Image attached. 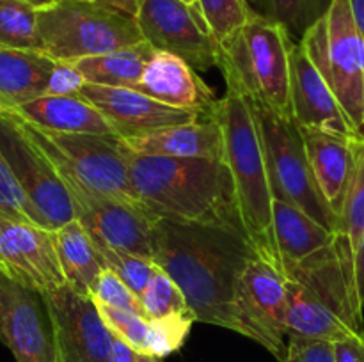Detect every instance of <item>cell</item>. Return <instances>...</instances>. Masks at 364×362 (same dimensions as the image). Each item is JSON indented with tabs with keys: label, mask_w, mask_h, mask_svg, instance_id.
<instances>
[{
	"label": "cell",
	"mask_w": 364,
	"mask_h": 362,
	"mask_svg": "<svg viewBox=\"0 0 364 362\" xmlns=\"http://www.w3.org/2000/svg\"><path fill=\"white\" fill-rule=\"evenodd\" d=\"M55 60L41 52L0 48V110H11L45 96Z\"/></svg>",
	"instance_id": "24"
},
{
	"label": "cell",
	"mask_w": 364,
	"mask_h": 362,
	"mask_svg": "<svg viewBox=\"0 0 364 362\" xmlns=\"http://www.w3.org/2000/svg\"><path fill=\"white\" fill-rule=\"evenodd\" d=\"M82 98L96 106L119 138L191 123L210 112L166 105L135 89L85 84ZM217 106V105H215Z\"/></svg>",
	"instance_id": "17"
},
{
	"label": "cell",
	"mask_w": 364,
	"mask_h": 362,
	"mask_svg": "<svg viewBox=\"0 0 364 362\" xmlns=\"http://www.w3.org/2000/svg\"><path fill=\"white\" fill-rule=\"evenodd\" d=\"M96 307L114 337L142 353H149V319L146 316L105 304H96Z\"/></svg>",
	"instance_id": "32"
},
{
	"label": "cell",
	"mask_w": 364,
	"mask_h": 362,
	"mask_svg": "<svg viewBox=\"0 0 364 362\" xmlns=\"http://www.w3.org/2000/svg\"><path fill=\"white\" fill-rule=\"evenodd\" d=\"M53 163V162H52ZM57 167V165H55ZM73 201L77 220L95 243L121 248L153 259V226L156 216L137 202L109 197L57 167Z\"/></svg>",
	"instance_id": "11"
},
{
	"label": "cell",
	"mask_w": 364,
	"mask_h": 362,
	"mask_svg": "<svg viewBox=\"0 0 364 362\" xmlns=\"http://www.w3.org/2000/svg\"><path fill=\"white\" fill-rule=\"evenodd\" d=\"M91 298L96 304H105L110 307L124 309V311L144 316L141 297L109 268H103L100 272L98 279L95 280V286H92Z\"/></svg>",
	"instance_id": "35"
},
{
	"label": "cell",
	"mask_w": 364,
	"mask_h": 362,
	"mask_svg": "<svg viewBox=\"0 0 364 362\" xmlns=\"http://www.w3.org/2000/svg\"><path fill=\"white\" fill-rule=\"evenodd\" d=\"M196 318L191 312L149 319V355L164 358L180 350Z\"/></svg>",
	"instance_id": "33"
},
{
	"label": "cell",
	"mask_w": 364,
	"mask_h": 362,
	"mask_svg": "<svg viewBox=\"0 0 364 362\" xmlns=\"http://www.w3.org/2000/svg\"><path fill=\"white\" fill-rule=\"evenodd\" d=\"M301 133L316 185L334 215L340 219L354 169V146L358 138L309 128H301Z\"/></svg>",
	"instance_id": "21"
},
{
	"label": "cell",
	"mask_w": 364,
	"mask_h": 362,
	"mask_svg": "<svg viewBox=\"0 0 364 362\" xmlns=\"http://www.w3.org/2000/svg\"><path fill=\"white\" fill-rule=\"evenodd\" d=\"M0 341L16 362H55L52 327L41 293L0 273Z\"/></svg>",
	"instance_id": "16"
},
{
	"label": "cell",
	"mask_w": 364,
	"mask_h": 362,
	"mask_svg": "<svg viewBox=\"0 0 364 362\" xmlns=\"http://www.w3.org/2000/svg\"><path fill=\"white\" fill-rule=\"evenodd\" d=\"M238 304L252 341L262 344L279 362L287 353L288 290L283 270L256 256L242 273Z\"/></svg>",
	"instance_id": "15"
},
{
	"label": "cell",
	"mask_w": 364,
	"mask_h": 362,
	"mask_svg": "<svg viewBox=\"0 0 364 362\" xmlns=\"http://www.w3.org/2000/svg\"><path fill=\"white\" fill-rule=\"evenodd\" d=\"M0 273L38 293L66 286L52 229L0 215Z\"/></svg>",
	"instance_id": "14"
},
{
	"label": "cell",
	"mask_w": 364,
	"mask_h": 362,
	"mask_svg": "<svg viewBox=\"0 0 364 362\" xmlns=\"http://www.w3.org/2000/svg\"><path fill=\"white\" fill-rule=\"evenodd\" d=\"M0 112L57 133L116 135L102 112L82 96H39L16 109Z\"/></svg>",
	"instance_id": "22"
},
{
	"label": "cell",
	"mask_w": 364,
	"mask_h": 362,
	"mask_svg": "<svg viewBox=\"0 0 364 362\" xmlns=\"http://www.w3.org/2000/svg\"><path fill=\"white\" fill-rule=\"evenodd\" d=\"M198 7L219 43L240 28L255 11L247 0H198Z\"/></svg>",
	"instance_id": "34"
},
{
	"label": "cell",
	"mask_w": 364,
	"mask_h": 362,
	"mask_svg": "<svg viewBox=\"0 0 364 362\" xmlns=\"http://www.w3.org/2000/svg\"><path fill=\"white\" fill-rule=\"evenodd\" d=\"M82 2H95V0H82Z\"/></svg>",
	"instance_id": "46"
},
{
	"label": "cell",
	"mask_w": 364,
	"mask_h": 362,
	"mask_svg": "<svg viewBox=\"0 0 364 362\" xmlns=\"http://www.w3.org/2000/svg\"><path fill=\"white\" fill-rule=\"evenodd\" d=\"M87 84L77 64L70 60H55L46 82L45 96H82Z\"/></svg>",
	"instance_id": "38"
},
{
	"label": "cell",
	"mask_w": 364,
	"mask_h": 362,
	"mask_svg": "<svg viewBox=\"0 0 364 362\" xmlns=\"http://www.w3.org/2000/svg\"><path fill=\"white\" fill-rule=\"evenodd\" d=\"M134 89L160 103L196 112H213L219 102L187 60L162 50H155Z\"/></svg>",
	"instance_id": "19"
},
{
	"label": "cell",
	"mask_w": 364,
	"mask_h": 362,
	"mask_svg": "<svg viewBox=\"0 0 364 362\" xmlns=\"http://www.w3.org/2000/svg\"><path fill=\"white\" fill-rule=\"evenodd\" d=\"M124 149L135 199L156 219L244 233L233 180L224 160L139 155Z\"/></svg>",
	"instance_id": "2"
},
{
	"label": "cell",
	"mask_w": 364,
	"mask_h": 362,
	"mask_svg": "<svg viewBox=\"0 0 364 362\" xmlns=\"http://www.w3.org/2000/svg\"><path fill=\"white\" fill-rule=\"evenodd\" d=\"M215 114L223 126L224 162L233 180L242 229L259 258L283 270L274 234V195L265 149L251 99L228 85Z\"/></svg>",
	"instance_id": "4"
},
{
	"label": "cell",
	"mask_w": 364,
	"mask_h": 362,
	"mask_svg": "<svg viewBox=\"0 0 364 362\" xmlns=\"http://www.w3.org/2000/svg\"><path fill=\"white\" fill-rule=\"evenodd\" d=\"M338 362H364V336L334 343Z\"/></svg>",
	"instance_id": "40"
},
{
	"label": "cell",
	"mask_w": 364,
	"mask_h": 362,
	"mask_svg": "<svg viewBox=\"0 0 364 362\" xmlns=\"http://www.w3.org/2000/svg\"><path fill=\"white\" fill-rule=\"evenodd\" d=\"M135 21L155 50L181 57L194 70L219 67L223 46L198 6L183 0H142Z\"/></svg>",
	"instance_id": "12"
},
{
	"label": "cell",
	"mask_w": 364,
	"mask_h": 362,
	"mask_svg": "<svg viewBox=\"0 0 364 362\" xmlns=\"http://www.w3.org/2000/svg\"><path fill=\"white\" fill-rule=\"evenodd\" d=\"M16 121L25 133L52 160L53 165L75 174L95 192L137 202L130 185L127 149L117 135L57 133L41 130L21 119Z\"/></svg>",
	"instance_id": "9"
},
{
	"label": "cell",
	"mask_w": 364,
	"mask_h": 362,
	"mask_svg": "<svg viewBox=\"0 0 364 362\" xmlns=\"http://www.w3.org/2000/svg\"><path fill=\"white\" fill-rule=\"evenodd\" d=\"M350 9L355 21V27H358L359 34H361L364 41V0H350Z\"/></svg>",
	"instance_id": "43"
},
{
	"label": "cell",
	"mask_w": 364,
	"mask_h": 362,
	"mask_svg": "<svg viewBox=\"0 0 364 362\" xmlns=\"http://www.w3.org/2000/svg\"><path fill=\"white\" fill-rule=\"evenodd\" d=\"M183 2H187V4H192V6H198V0H183Z\"/></svg>",
	"instance_id": "45"
},
{
	"label": "cell",
	"mask_w": 364,
	"mask_h": 362,
	"mask_svg": "<svg viewBox=\"0 0 364 362\" xmlns=\"http://www.w3.org/2000/svg\"><path fill=\"white\" fill-rule=\"evenodd\" d=\"M20 2L28 4V6L34 7L36 11H45L48 9V7L57 6V4L63 2V0H20Z\"/></svg>",
	"instance_id": "44"
},
{
	"label": "cell",
	"mask_w": 364,
	"mask_h": 362,
	"mask_svg": "<svg viewBox=\"0 0 364 362\" xmlns=\"http://www.w3.org/2000/svg\"><path fill=\"white\" fill-rule=\"evenodd\" d=\"M0 215L38 224L32 215L27 199H25V194L21 192L16 177L13 176L6 158H4L2 151H0Z\"/></svg>",
	"instance_id": "36"
},
{
	"label": "cell",
	"mask_w": 364,
	"mask_h": 362,
	"mask_svg": "<svg viewBox=\"0 0 364 362\" xmlns=\"http://www.w3.org/2000/svg\"><path fill=\"white\" fill-rule=\"evenodd\" d=\"M38 27L41 52L53 60L75 62L144 41L135 18L82 0L38 11Z\"/></svg>",
	"instance_id": "6"
},
{
	"label": "cell",
	"mask_w": 364,
	"mask_h": 362,
	"mask_svg": "<svg viewBox=\"0 0 364 362\" xmlns=\"http://www.w3.org/2000/svg\"><path fill=\"white\" fill-rule=\"evenodd\" d=\"M283 362H338L336 346L331 341L288 337Z\"/></svg>",
	"instance_id": "37"
},
{
	"label": "cell",
	"mask_w": 364,
	"mask_h": 362,
	"mask_svg": "<svg viewBox=\"0 0 364 362\" xmlns=\"http://www.w3.org/2000/svg\"><path fill=\"white\" fill-rule=\"evenodd\" d=\"M274 234L283 272L334 245L338 234L297 206L274 199Z\"/></svg>",
	"instance_id": "23"
},
{
	"label": "cell",
	"mask_w": 364,
	"mask_h": 362,
	"mask_svg": "<svg viewBox=\"0 0 364 362\" xmlns=\"http://www.w3.org/2000/svg\"><path fill=\"white\" fill-rule=\"evenodd\" d=\"M294 45L279 23L252 11L249 20L220 43L219 70L226 85H235L251 102L263 103L281 116L294 117L290 70Z\"/></svg>",
	"instance_id": "5"
},
{
	"label": "cell",
	"mask_w": 364,
	"mask_h": 362,
	"mask_svg": "<svg viewBox=\"0 0 364 362\" xmlns=\"http://www.w3.org/2000/svg\"><path fill=\"white\" fill-rule=\"evenodd\" d=\"M291 112L301 128L327 131L341 137L359 138L345 116L336 96L318 67L309 59L301 43H295L290 55Z\"/></svg>",
	"instance_id": "18"
},
{
	"label": "cell",
	"mask_w": 364,
	"mask_h": 362,
	"mask_svg": "<svg viewBox=\"0 0 364 362\" xmlns=\"http://www.w3.org/2000/svg\"><path fill=\"white\" fill-rule=\"evenodd\" d=\"M121 142L124 148L139 155L224 160L223 126L215 110L191 123L134 135L121 138Z\"/></svg>",
	"instance_id": "20"
},
{
	"label": "cell",
	"mask_w": 364,
	"mask_h": 362,
	"mask_svg": "<svg viewBox=\"0 0 364 362\" xmlns=\"http://www.w3.org/2000/svg\"><path fill=\"white\" fill-rule=\"evenodd\" d=\"M256 251L242 231L156 219L153 261L183 291L196 322L252 339L238 304V286Z\"/></svg>",
	"instance_id": "1"
},
{
	"label": "cell",
	"mask_w": 364,
	"mask_h": 362,
	"mask_svg": "<svg viewBox=\"0 0 364 362\" xmlns=\"http://www.w3.org/2000/svg\"><path fill=\"white\" fill-rule=\"evenodd\" d=\"M0 48L41 52L34 7L20 0H0Z\"/></svg>",
	"instance_id": "27"
},
{
	"label": "cell",
	"mask_w": 364,
	"mask_h": 362,
	"mask_svg": "<svg viewBox=\"0 0 364 362\" xmlns=\"http://www.w3.org/2000/svg\"><path fill=\"white\" fill-rule=\"evenodd\" d=\"M41 297L52 327L55 362H107L114 336L95 300L68 284Z\"/></svg>",
	"instance_id": "13"
},
{
	"label": "cell",
	"mask_w": 364,
	"mask_h": 362,
	"mask_svg": "<svg viewBox=\"0 0 364 362\" xmlns=\"http://www.w3.org/2000/svg\"><path fill=\"white\" fill-rule=\"evenodd\" d=\"M251 103L262 133L274 199L297 206L336 233L338 216L316 185L299 124L294 117L281 116L263 103Z\"/></svg>",
	"instance_id": "8"
},
{
	"label": "cell",
	"mask_w": 364,
	"mask_h": 362,
	"mask_svg": "<svg viewBox=\"0 0 364 362\" xmlns=\"http://www.w3.org/2000/svg\"><path fill=\"white\" fill-rule=\"evenodd\" d=\"M96 247H98L105 268L112 270L128 287H132L141 297L148 283L151 280L156 263L153 259L144 258V256L121 251V248L105 247V245L98 243H96Z\"/></svg>",
	"instance_id": "31"
},
{
	"label": "cell",
	"mask_w": 364,
	"mask_h": 362,
	"mask_svg": "<svg viewBox=\"0 0 364 362\" xmlns=\"http://www.w3.org/2000/svg\"><path fill=\"white\" fill-rule=\"evenodd\" d=\"M299 43L329 84L358 137L364 138V41L350 0H333L326 16Z\"/></svg>",
	"instance_id": "7"
},
{
	"label": "cell",
	"mask_w": 364,
	"mask_h": 362,
	"mask_svg": "<svg viewBox=\"0 0 364 362\" xmlns=\"http://www.w3.org/2000/svg\"><path fill=\"white\" fill-rule=\"evenodd\" d=\"M155 48L148 41L103 55L75 60L87 84L134 89L141 80Z\"/></svg>",
	"instance_id": "26"
},
{
	"label": "cell",
	"mask_w": 364,
	"mask_h": 362,
	"mask_svg": "<svg viewBox=\"0 0 364 362\" xmlns=\"http://www.w3.org/2000/svg\"><path fill=\"white\" fill-rule=\"evenodd\" d=\"M287 277V337L331 343L364 336L355 290L354 252L338 236L334 245L283 272Z\"/></svg>",
	"instance_id": "3"
},
{
	"label": "cell",
	"mask_w": 364,
	"mask_h": 362,
	"mask_svg": "<svg viewBox=\"0 0 364 362\" xmlns=\"http://www.w3.org/2000/svg\"><path fill=\"white\" fill-rule=\"evenodd\" d=\"M0 151L39 226L55 231L77 220L73 201L57 167L6 112H0Z\"/></svg>",
	"instance_id": "10"
},
{
	"label": "cell",
	"mask_w": 364,
	"mask_h": 362,
	"mask_svg": "<svg viewBox=\"0 0 364 362\" xmlns=\"http://www.w3.org/2000/svg\"><path fill=\"white\" fill-rule=\"evenodd\" d=\"M53 233L68 286L77 293L91 297L95 280L105 268L95 240L78 220H71Z\"/></svg>",
	"instance_id": "25"
},
{
	"label": "cell",
	"mask_w": 364,
	"mask_h": 362,
	"mask_svg": "<svg viewBox=\"0 0 364 362\" xmlns=\"http://www.w3.org/2000/svg\"><path fill=\"white\" fill-rule=\"evenodd\" d=\"M336 234L358 251L364 234V138H358L354 146V169L348 181L343 209L338 219Z\"/></svg>",
	"instance_id": "29"
},
{
	"label": "cell",
	"mask_w": 364,
	"mask_h": 362,
	"mask_svg": "<svg viewBox=\"0 0 364 362\" xmlns=\"http://www.w3.org/2000/svg\"><path fill=\"white\" fill-rule=\"evenodd\" d=\"M354 273H355V290H358L359 304H361V307L364 309V234L358 251H355Z\"/></svg>",
	"instance_id": "41"
},
{
	"label": "cell",
	"mask_w": 364,
	"mask_h": 362,
	"mask_svg": "<svg viewBox=\"0 0 364 362\" xmlns=\"http://www.w3.org/2000/svg\"><path fill=\"white\" fill-rule=\"evenodd\" d=\"M141 302L142 309H144V316L148 319L180 314V312H191L187 300L183 297V291L174 283L173 277L166 270L160 268L159 265L155 266L151 280L146 286L144 293L141 295Z\"/></svg>",
	"instance_id": "30"
},
{
	"label": "cell",
	"mask_w": 364,
	"mask_h": 362,
	"mask_svg": "<svg viewBox=\"0 0 364 362\" xmlns=\"http://www.w3.org/2000/svg\"><path fill=\"white\" fill-rule=\"evenodd\" d=\"M107 362H164V358L156 357V355L142 353V351L135 350V348L128 346L127 343L114 337Z\"/></svg>",
	"instance_id": "39"
},
{
	"label": "cell",
	"mask_w": 364,
	"mask_h": 362,
	"mask_svg": "<svg viewBox=\"0 0 364 362\" xmlns=\"http://www.w3.org/2000/svg\"><path fill=\"white\" fill-rule=\"evenodd\" d=\"M100 6L107 7V9L117 11V13L128 14V16H137L139 9H141L142 0H95Z\"/></svg>",
	"instance_id": "42"
},
{
	"label": "cell",
	"mask_w": 364,
	"mask_h": 362,
	"mask_svg": "<svg viewBox=\"0 0 364 362\" xmlns=\"http://www.w3.org/2000/svg\"><path fill=\"white\" fill-rule=\"evenodd\" d=\"M333 0H258V13L279 23L295 43L326 16Z\"/></svg>",
	"instance_id": "28"
}]
</instances>
